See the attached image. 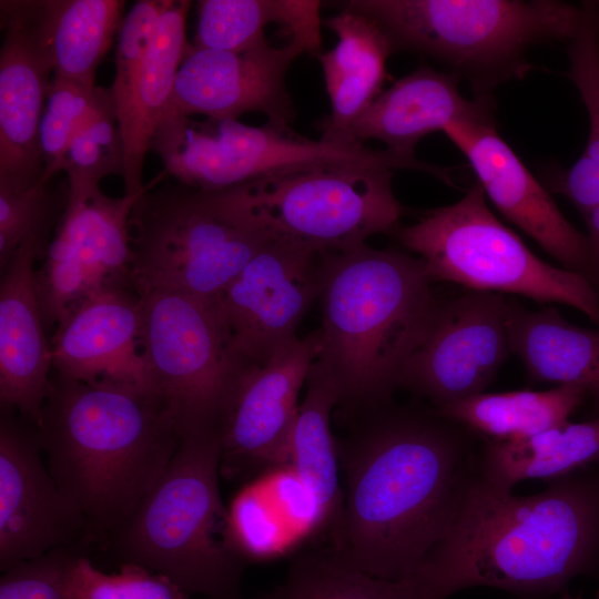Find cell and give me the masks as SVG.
<instances>
[{"label":"cell","mask_w":599,"mask_h":599,"mask_svg":"<svg viewBox=\"0 0 599 599\" xmlns=\"http://www.w3.org/2000/svg\"><path fill=\"white\" fill-rule=\"evenodd\" d=\"M48 243L24 241L1 267L0 404L38 425L53 368L39 302L35 261Z\"/></svg>","instance_id":"obj_21"},{"label":"cell","mask_w":599,"mask_h":599,"mask_svg":"<svg viewBox=\"0 0 599 599\" xmlns=\"http://www.w3.org/2000/svg\"><path fill=\"white\" fill-rule=\"evenodd\" d=\"M507 331L510 353L531 379L581 386L599 410V325L579 327L555 307L530 311L509 301Z\"/></svg>","instance_id":"obj_26"},{"label":"cell","mask_w":599,"mask_h":599,"mask_svg":"<svg viewBox=\"0 0 599 599\" xmlns=\"http://www.w3.org/2000/svg\"><path fill=\"white\" fill-rule=\"evenodd\" d=\"M35 430L54 481L100 544L133 515L182 440L156 389L55 372Z\"/></svg>","instance_id":"obj_3"},{"label":"cell","mask_w":599,"mask_h":599,"mask_svg":"<svg viewBox=\"0 0 599 599\" xmlns=\"http://www.w3.org/2000/svg\"><path fill=\"white\" fill-rule=\"evenodd\" d=\"M304 52L306 45L296 38L278 47L264 39L240 51L187 44L162 118L201 114L212 120H237L258 112L267 122L290 128L295 110L285 75Z\"/></svg>","instance_id":"obj_16"},{"label":"cell","mask_w":599,"mask_h":599,"mask_svg":"<svg viewBox=\"0 0 599 599\" xmlns=\"http://www.w3.org/2000/svg\"><path fill=\"white\" fill-rule=\"evenodd\" d=\"M354 416L336 439L345 487L328 549L348 568L402 581L444 536L479 451L435 408L387 402Z\"/></svg>","instance_id":"obj_1"},{"label":"cell","mask_w":599,"mask_h":599,"mask_svg":"<svg viewBox=\"0 0 599 599\" xmlns=\"http://www.w3.org/2000/svg\"><path fill=\"white\" fill-rule=\"evenodd\" d=\"M324 24L338 38L336 45L318 58L331 102L322 121V139L344 140L349 125L382 93L386 63L394 47L370 18L344 8Z\"/></svg>","instance_id":"obj_23"},{"label":"cell","mask_w":599,"mask_h":599,"mask_svg":"<svg viewBox=\"0 0 599 599\" xmlns=\"http://www.w3.org/2000/svg\"><path fill=\"white\" fill-rule=\"evenodd\" d=\"M317 254L268 238L227 285L219 301L236 354L263 365L298 336L296 329L318 296Z\"/></svg>","instance_id":"obj_17"},{"label":"cell","mask_w":599,"mask_h":599,"mask_svg":"<svg viewBox=\"0 0 599 599\" xmlns=\"http://www.w3.org/2000/svg\"><path fill=\"white\" fill-rule=\"evenodd\" d=\"M112 197L100 185L69 186L53 238L37 271L45 327L58 326L82 300L112 283H131L129 220L139 197Z\"/></svg>","instance_id":"obj_12"},{"label":"cell","mask_w":599,"mask_h":599,"mask_svg":"<svg viewBox=\"0 0 599 599\" xmlns=\"http://www.w3.org/2000/svg\"><path fill=\"white\" fill-rule=\"evenodd\" d=\"M394 171L339 164L291 170L233 185L248 221L268 238L315 254L345 251L394 232L403 214Z\"/></svg>","instance_id":"obj_10"},{"label":"cell","mask_w":599,"mask_h":599,"mask_svg":"<svg viewBox=\"0 0 599 599\" xmlns=\"http://www.w3.org/2000/svg\"><path fill=\"white\" fill-rule=\"evenodd\" d=\"M502 294L470 291L439 303L430 327L407 361L400 387L438 409L484 393L510 353Z\"/></svg>","instance_id":"obj_14"},{"label":"cell","mask_w":599,"mask_h":599,"mask_svg":"<svg viewBox=\"0 0 599 599\" xmlns=\"http://www.w3.org/2000/svg\"><path fill=\"white\" fill-rule=\"evenodd\" d=\"M139 197L130 220V281L138 294L175 291L219 300L268 240L247 219L233 186L204 190L176 182Z\"/></svg>","instance_id":"obj_7"},{"label":"cell","mask_w":599,"mask_h":599,"mask_svg":"<svg viewBox=\"0 0 599 599\" xmlns=\"http://www.w3.org/2000/svg\"><path fill=\"white\" fill-rule=\"evenodd\" d=\"M124 145L110 90L101 88L95 106L73 135L61 162L69 186L100 185L123 175Z\"/></svg>","instance_id":"obj_32"},{"label":"cell","mask_w":599,"mask_h":599,"mask_svg":"<svg viewBox=\"0 0 599 599\" xmlns=\"http://www.w3.org/2000/svg\"><path fill=\"white\" fill-rule=\"evenodd\" d=\"M58 201L39 182L27 187H0V266L29 238L48 243ZM49 244V243H48Z\"/></svg>","instance_id":"obj_35"},{"label":"cell","mask_w":599,"mask_h":599,"mask_svg":"<svg viewBox=\"0 0 599 599\" xmlns=\"http://www.w3.org/2000/svg\"><path fill=\"white\" fill-rule=\"evenodd\" d=\"M459 80L451 72L416 69L382 91L349 125L344 140H377L399 155L416 158L417 143L449 123H494L490 95L469 100L459 91Z\"/></svg>","instance_id":"obj_22"},{"label":"cell","mask_w":599,"mask_h":599,"mask_svg":"<svg viewBox=\"0 0 599 599\" xmlns=\"http://www.w3.org/2000/svg\"><path fill=\"white\" fill-rule=\"evenodd\" d=\"M165 173L176 182L204 190L224 189L268 175L313 166L358 164L415 170L440 181L447 167L406 158L362 142L312 140L287 126H261L237 120L196 121L164 116L151 142Z\"/></svg>","instance_id":"obj_9"},{"label":"cell","mask_w":599,"mask_h":599,"mask_svg":"<svg viewBox=\"0 0 599 599\" xmlns=\"http://www.w3.org/2000/svg\"><path fill=\"white\" fill-rule=\"evenodd\" d=\"M50 344L57 374L156 389L142 342L141 300L131 283H112L88 295L59 323Z\"/></svg>","instance_id":"obj_20"},{"label":"cell","mask_w":599,"mask_h":599,"mask_svg":"<svg viewBox=\"0 0 599 599\" xmlns=\"http://www.w3.org/2000/svg\"><path fill=\"white\" fill-rule=\"evenodd\" d=\"M35 427L16 410L0 417V569L58 548L91 544L80 511L42 458Z\"/></svg>","instance_id":"obj_15"},{"label":"cell","mask_w":599,"mask_h":599,"mask_svg":"<svg viewBox=\"0 0 599 599\" xmlns=\"http://www.w3.org/2000/svg\"><path fill=\"white\" fill-rule=\"evenodd\" d=\"M344 8L374 20L394 50L441 62L476 95L519 80L535 69L528 50L569 41L580 7L554 0H352Z\"/></svg>","instance_id":"obj_6"},{"label":"cell","mask_w":599,"mask_h":599,"mask_svg":"<svg viewBox=\"0 0 599 599\" xmlns=\"http://www.w3.org/2000/svg\"><path fill=\"white\" fill-rule=\"evenodd\" d=\"M192 2L173 0L162 14L153 42L124 102L115 114L124 145V194L142 192V170L182 62Z\"/></svg>","instance_id":"obj_24"},{"label":"cell","mask_w":599,"mask_h":599,"mask_svg":"<svg viewBox=\"0 0 599 599\" xmlns=\"http://www.w3.org/2000/svg\"><path fill=\"white\" fill-rule=\"evenodd\" d=\"M588 229L589 257L582 275L599 294V205L582 216Z\"/></svg>","instance_id":"obj_40"},{"label":"cell","mask_w":599,"mask_h":599,"mask_svg":"<svg viewBox=\"0 0 599 599\" xmlns=\"http://www.w3.org/2000/svg\"><path fill=\"white\" fill-rule=\"evenodd\" d=\"M138 295L144 352L179 433H220L250 365L233 347L220 301L175 291Z\"/></svg>","instance_id":"obj_11"},{"label":"cell","mask_w":599,"mask_h":599,"mask_svg":"<svg viewBox=\"0 0 599 599\" xmlns=\"http://www.w3.org/2000/svg\"><path fill=\"white\" fill-rule=\"evenodd\" d=\"M221 435H189L136 510L103 542L122 564L171 579L186 595L243 599L248 562L219 486Z\"/></svg>","instance_id":"obj_5"},{"label":"cell","mask_w":599,"mask_h":599,"mask_svg":"<svg viewBox=\"0 0 599 599\" xmlns=\"http://www.w3.org/2000/svg\"><path fill=\"white\" fill-rule=\"evenodd\" d=\"M319 362L346 414L390 402L440 302L419 257L366 244L317 255Z\"/></svg>","instance_id":"obj_4"},{"label":"cell","mask_w":599,"mask_h":599,"mask_svg":"<svg viewBox=\"0 0 599 599\" xmlns=\"http://www.w3.org/2000/svg\"><path fill=\"white\" fill-rule=\"evenodd\" d=\"M0 13V187H27L41 182L39 126L53 64L29 0H1Z\"/></svg>","instance_id":"obj_19"},{"label":"cell","mask_w":599,"mask_h":599,"mask_svg":"<svg viewBox=\"0 0 599 599\" xmlns=\"http://www.w3.org/2000/svg\"><path fill=\"white\" fill-rule=\"evenodd\" d=\"M321 2L315 0H201L196 6L194 47L240 51L266 39L265 28L278 23L308 53L321 55Z\"/></svg>","instance_id":"obj_29"},{"label":"cell","mask_w":599,"mask_h":599,"mask_svg":"<svg viewBox=\"0 0 599 599\" xmlns=\"http://www.w3.org/2000/svg\"><path fill=\"white\" fill-rule=\"evenodd\" d=\"M81 555L80 549L58 548L12 566L1 577L0 599H64L67 570Z\"/></svg>","instance_id":"obj_38"},{"label":"cell","mask_w":599,"mask_h":599,"mask_svg":"<svg viewBox=\"0 0 599 599\" xmlns=\"http://www.w3.org/2000/svg\"><path fill=\"white\" fill-rule=\"evenodd\" d=\"M443 132L464 154L495 207L562 267L582 274L589 242L561 213L548 189L499 135L494 123L453 122Z\"/></svg>","instance_id":"obj_18"},{"label":"cell","mask_w":599,"mask_h":599,"mask_svg":"<svg viewBox=\"0 0 599 599\" xmlns=\"http://www.w3.org/2000/svg\"><path fill=\"white\" fill-rule=\"evenodd\" d=\"M580 11L578 29L569 40L568 78L589 115L590 133L583 154L599 163V4L585 2Z\"/></svg>","instance_id":"obj_36"},{"label":"cell","mask_w":599,"mask_h":599,"mask_svg":"<svg viewBox=\"0 0 599 599\" xmlns=\"http://www.w3.org/2000/svg\"><path fill=\"white\" fill-rule=\"evenodd\" d=\"M587 397L581 386L559 385L544 392L479 393L436 410L493 440H515L568 423Z\"/></svg>","instance_id":"obj_30"},{"label":"cell","mask_w":599,"mask_h":599,"mask_svg":"<svg viewBox=\"0 0 599 599\" xmlns=\"http://www.w3.org/2000/svg\"><path fill=\"white\" fill-rule=\"evenodd\" d=\"M64 599H187L167 577L136 564H122L116 573L97 569L88 556L77 557L67 570Z\"/></svg>","instance_id":"obj_33"},{"label":"cell","mask_w":599,"mask_h":599,"mask_svg":"<svg viewBox=\"0 0 599 599\" xmlns=\"http://www.w3.org/2000/svg\"><path fill=\"white\" fill-rule=\"evenodd\" d=\"M321 348L317 329L243 372L221 426V476L247 481L291 467L298 394Z\"/></svg>","instance_id":"obj_13"},{"label":"cell","mask_w":599,"mask_h":599,"mask_svg":"<svg viewBox=\"0 0 599 599\" xmlns=\"http://www.w3.org/2000/svg\"><path fill=\"white\" fill-rule=\"evenodd\" d=\"M394 233L419 255L433 281L566 304L599 325V294L588 280L535 255L494 215L477 182L457 202L426 211Z\"/></svg>","instance_id":"obj_8"},{"label":"cell","mask_w":599,"mask_h":599,"mask_svg":"<svg viewBox=\"0 0 599 599\" xmlns=\"http://www.w3.org/2000/svg\"><path fill=\"white\" fill-rule=\"evenodd\" d=\"M255 599H398L396 581L354 570L325 549L297 554L283 582Z\"/></svg>","instance_id":"obj_31"},{"label":"cell","mask_w":599,"mask_h":599,"mask_svg":"<svg viewBox=\"0 0 599 599\" xmlns=\"http://www.w3.org/2000/svg\"><path fill=\"white\" fill-rule=\"evenodd\" d=\"M125 1L29 0L53 78L95 87V70L123 20Z\"/></svg>","instance_id":"obj_27"},{"label":"cell","mask_w":599,"mask_h":599,"mask_svg":"<svg viewBox=\"0 0 599 599\" xmlns=\"http://www.w3.org/2000/svg\"><path fill=\"white\" fill-rule=\"evenodd\" d=\"M598 461L599 418L568 422L522 439H488L479 451L484 476L508 490L521 480L552 481Z\"/></svg>","instance_id":"obj_28"},{"label":"cell","mask_w":599,"mask_h":599,"mask_svg":"<svg viewBox=\"0 0 599 599\" xmlns=\"http://www.w3.org/2000/svg\"><path fill=\"white\" fill-rule=\"evenodd\" d=\"M547 187L566 196L583 216L599 205V163L582 153L568 170L552 173Z\"/></svg>","instance_id":"obj_39"},{"label":"cell","mask_w":599,"mask_h":599,"mask_svg":"<svg viewBox=\"0 0 599 599\" xmlns=\"http://www.w3.org/2000/svg\"><path fill=\"white\" fill-rule=\"evenodd\" d=\"M100 87L52 78L39 126V149L42 160L41 183L61 172L63 155L78 129L93 111Z\"/></svg>","instance_id":"obj_34"},{"label":"cell","mask_w":599,"mask_h":599,"mask_svg":"<svg viewBox=\"0 0 599 599\" xmlns=\"http://www.w3.org/2000/svg\"><path fill=\"white\" fill-rule=\"evenodd\" d=\"M173 0H140L124 16L115 45V74L110 90L114 110L125 100L148 51L160 19Z\"/></svg>","instance_id":"obj_37"},{"label":"cell","mask_w":599,"mask_h":599,"mask_svg":"<svg viewBox=\"0 0 599 599\" xmlns=\"http://www.w3.org/2000/svg\"><path fill=\"white\" fill-rule=\"evenodd\" d=\"M561 599H580V598H575V597H571L569 593H564Z\"/></svg>","instance_id":"obj_41"},{"label":"cell","mask_w":599,"mask_h":599,"mask_svg":"<svg viewBox=\"0 0 599 599\" xmlns=\"http://www.w3.org/2000/svg\"><path fill=\"white\" fill-rule=\"evenodd\" d=\"M599 568V461L516 496L479 469L444 536L414 573L396 581L398 599H446L473 586L556 592Z\"/></svg>","instance_id":"obj_2"},{"label":"cell","mask_w":599,"mask_h":599,"mask_svg":"<svg viewBox=\"0 0 599 599\" xmlns=\"http://www.w3.org/2000/svg\"><path fill=\"white\" fill-rule=\"evenodd\" d=\"M306 385L293 433L291 468L311 499V529L331 539L339 525L344 502L336 439L331 430L338 390L329 373L316 359Z\"/></svg>","instance_id":"obj_25"}]
</instances>
